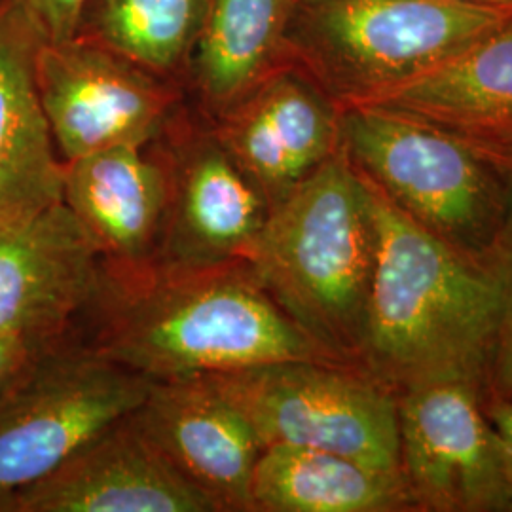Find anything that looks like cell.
I'll use <instances>...</instances> for the list:
<instances>
[{
    "label": "cell",
    "instance_id": "6da1fadb",
    "mask_svg": "<svg viewBox=\"0 0 512 512\" xmlns=\"http://www.w3.org/2000/svg\"><path fill=\"white\" fill-rule=\"evenodd\" d=\"M90 311L86 346L150 380L277 361L336 363L279 310L247 262L107 270Z\"/></svg>",
    "mask_w": 512,
    "mask_h": 512
},
{
    "label": "cell",
    "instance_id": "7a4b0ae2",
    "mask_svg": "<svg viewBox=\"0 0 512 512\" xmlns=\"http://www.w3.org/2000/svg\"><path fill=\"white\" fill-rule=\"evenodd\" d=\"M366 184L378 251L361 366L399 395L454 382L475 387L486 403L507 260L482 264L459 255Z\"/></svg>",
    "mask_w": 512,
    "mask_h": 512
},
{
    "label": "cell",
    "instance_id": "3957f363",
    "mask_svg": "<svg viewBox=\"0 0 512 512\" xmlns=\"http://www.w3.org/2000/svg\"><path fill=\"white\" fill-rule=\"evenodd\" d=\"M378 228L344 147L270 207L247 266L329 359L361 366Z\"/></svg>",
    "mask_w": 512,
    "mask_h": 512
},
{
    "label": "cell",
    "instance_id": "277c9868",
    "mask_svg": "<svg viewBox=\"0 0 512 512\" xmlns=\"http://www.w3.org/2000/svg\"><path fill=\"white\" fill-rule=\"evenodd\" d=\"M509 21L454 0H294L285 52L338 109L370 107Z\"/></svg>",
    "mask_w": 512,
    "mask_h": 512
},
{
    "label": "cell",
    "instance_id": "5b68a950",
    "mask_svg": "<svg viewBox=\"0 0 512 512\" xmlns=\"http://www.w3.org/2000/svg\"><path fill=\"white\" fill-rule=\"evenodd\" d=\"M349 162L403 215L465 258L503 264L512 245V186L478 150L382 107L342 110Z\"/></svg>",
    "mask_w": 512,
    "mask_h": 512
},
{
    "label": "cell",
    "instance_id": "8992f818",
    "mask_svg": "<svg viewBox=\"0 0 512 512\" xmlns=\"http://www.w3.org/2000/svg\"><path fill=\"white\" fill-rule=\"evenodd\" d=\"M152 380L73 346L48 344L0 391V512L88 440L135 412Z\"/></svg>",
    "mask_w": 512,
    "mask_h": 512
},
{
    "label": "cell",
    "instance_id": "52a82bcc",
    "mask_svg": "<svg viewBox=\"0 0 512 512\" xmlns=\"http://www.w3.org/2000/svg\"><path fill=\"white\" fill-rule=\"evenodd\" d=\"M205 378L238 406L262 448H315L401 471L399 393L363 366L277 361Z\"/></svg>",
    "mask_w": 512,
    "mask_h": 512
},
{
    "label": "cell",
    "instance_id": "ba28073f",
    "mask_svg": "<svg viewBox=\"0 0 512 512\" xmlns=\"http://www.w3.org/2000/svg\"><path fill=\"white\" fill-rule=\"evenodd\" d=\"M35 74L65 164L105 148L154 145L175 120L179 90L171 80L86 38L44 40Z\"/></svg>",
    "mask_w": 512,
    "mask_h": 512
},
{
    "label": "cell",
    "instance_id": "9c48e42d",
    "mask_svg": "<svg viewBox=\"0 0 512 512\" xmlns=\"http://www.w3.org/2000/svg\"><path fill=\"white\" fill-rule=\"evenodd\" d=\"M401 473L418 512H511L501 442L471 385L399 395Z\"/></svg>",
    "mask_w": 512,
    "mask_h": 512
},
{
    "label": "cell",
    "instance_id": "30bf717a",
    "mask_svg": "<svg viewBox=\"0 0 512 512\" xmlns=\"http://www.w3.org/2000/svg\"><path fill=\"white\" fill-rule=\"evenodd\" d=\"M105 258L65 202L0 226V334L46 346L92 310Z\"/></svg>",
    "mask_w": 512,
    "mask_h": 512
},
{
    "label": "cell",
    "instance_id": "8fae6325",
    "mask_svg": "<svg viewBox=\"0 0 512 512\" xmlns=\"http://www.w3.org/2000/svg\"><path fill=\"white\" fill-rule=\"evenodd\" d=\"M211 129L270 207L342 148V110L291 61L211 120Z\"/></svg>",
    "mask_w": 512,
    "mask_h": 512
},
{
    "label": "cell",
    "instance_id": "7c38bea8",
    "mask_svg": "<svg viewBox=\"0 0 512 512\" xmlns=\"http://www.w3.org/2000/svg\"><path fill=\"white\" fill-rule=\"evenodd\" d=\"M165 160L169 202L154 264L207 268L245 262L270 205L211 126L184 131Z\"/></svg>",
    "mask_w": 512,
    "mask_h": 512
},
{
    "label": "cell",
    "instance_id": "4fadbf2b",
    "mask_svg": "<svg viewBox=\"0 0 512 512\" xmlns=\"http://www.w3.org/2000/svg\"><path fill=\"white\" fill-rule=\"evenodd\" d=\"M131 416L215 512H251V482L264 448L238 406L205 376L152 380Z\"/></svg>",
    "mask_w": 512,
    "mask_h": 512
},
{
    "label": "cell",
    "instance_id": "5bb4252c",
    "mask_svg": "<svg viewBox=\"0 0 512 512\" xmlns=\"http://www.w3.org/2000/svg\"><path fill=\"white\" fill-rule=\"evenodd\" d=\"M131 414L21 492L10 512H215Z\"/></svg>",
    "mask_w": 512,
    "mask_h": 512
},
{
    "label": "cell",
    "instance_id": "9a60e30c",
    "mask_svg": "<svg viewBox=\"0 0 512 512\" xmlns=\"http://www.w3.org/2000/svg\"><path fill=\"white\" fill-rule=\"evenodd\" d=\"M148 148H105L65 164L63 202L112 272H137L156 262L169 202V167L165 154Z\"/></svg>",
    "mask_w": 512,
    "mask_h": 512
},
{
    "label": "cell",
    "instance_id": "2e32d148",
    "mask_svg": "<svg viewBox=\"0 0 512 512\" xmlns=\"http://www.w3.org/2000/svg\"><path fill=\"white\" fill-rule=\"evenodd\" d=\"M44 40L19 0H0V226L63 202L65 162L35 74Z\"/></svg>",
    "mask_w": 512,
    "mask_h": 512
},
{
    "label": "cell",
    "instance_id": "e0dca14e",
    "mask_svg": "<svg viewBox=\"0 0 512 512\" xmlns=\"http://www.w3.org/2000/svg\"><path fill=\"white\" fill-rule=\"evenodd\" d=\"M370 107L442 129L490 158L512 141V21Z\"/></svg>",
    "mask_w": 512,
    "mask_h": 512
},
{
    "label": "cell",
    "instance_id": "ac0fdd59",
    "mask_svg": "<svg viewBox=\"0 0 512 512\" xmlns=\"http://www.w3.org/2000/svg\"><path fill=\"white\" fill-rule=\"evenodd\" d=\"M294 0H209L186 73L209 120L287 63Z\"/></svg>",
    "mask_w": 512,
    "mask_h": 512
},
{
    "label": "cell",
    "instance_id": "d6986e66",
    "mask_svg": "<svg viewBox=\"0 0 512 512\" xmlns=\"http://www.w3.org/2000/svg\"><path fill=\"white\" fill-rule=\"evenodd\" d=\"M251 512H418L401 471L334 452L268 446L256 461Z\"/></svg>",
    "mask_w": 512,
    "mask_h": 512
},
{
    "label": "cell",
    "instance_id": "ffe728a7",
    "mask_svg": "<svg viewBox=\"0 0 512 512\" xmlns=\"http://www.w3.org/2000/svg\"><path fill=\"white\" fill-rule=\"evenodd\" d=\"M209 0H88L76 37L165 80L186 73Z\"/></svg>",
    "mask_w": 512,
    "mask_h": 512
},
{
    "label": "cell",
    "instance_id": "44dd1931",
    "mask_svg": "<svg viewBox=\"0 0 512 512\" xmlns=\"http://www.w3.org/2000/svg\"><path fill=\"white\" fill-rule=\"evenodd\" d=\"M512 399V245L505 272V296L490 366L486 404Z\"/></svg>",
    "mask_w": 512,
    "mask_h": 512
},
{
    "label": "cell",
    "instance_id": "7402d4cb",
    "mask_svg": "<svg viewBox=\"0 0 512 512\" xmlns=\"http://www.w3.org/2000/svg\"><path fill=\"white\" fill-rule=\"evenodd\" d=\"M50 42L76 37L88 0H19Z\"/></svg>",
    "mask_w": 512,
    "mask_h": 512
},
{
    "label": "cell",
    "instance_id": "603a6c76",
    "mask_svg": "<svg viewBox=\"0 0 512 512\" xmlns=\"http://www.w3.org/2000/svg\"><path fill=\"white\" fill-rule=\"evenodd\" d=\"M486 414L494 423L497 437L503 452V467L509 494V511L512 512V399L511 401H495L486 404Z\"/></svg>",
    "mask_w": 512,
    "mask_h": 512
},
{
    "label": "cell",
    "instance_id": "cb8c5ba5",
    "mask_svg": "<svg viewBox=\"0 0 512 512\" xmlns=\"http://www.w3.org/2000/svg\"><path fill=\"white\" fill-rule=\"evenodd\" d=\"M42 348L44 346H38L33 342L0 334V391L16 376L19 368L25 365L38 349Z\"/></svg>",
    "mask_w": 512,
    "mask_h": 512
},
{
    "label": "cell",
    "instance_id": "d4e9b609",
    "mask_svg": "<svg viewBox=\"0 0 512 512\" xmlns=\"http://www.w3.org/2000/svg\"><path fill=\"white\" fill-rule=\"evenodd\" d=\"M488 160L494 162L495 167L507 177V181L512 186V141H509L507 145H503L501 148H497Z\"/></svg>",
    "mask_w": 512,
    "mask_h": 512
},
{
    "label": "cell",
    "instance_id": "484cf974",
    "mask_svg": "<svg viewBox=\"0 0 512 512\" xmlns=\"http://www.w3.org/2000/svg\"><path fill=\"white\" fill-rule=\"evenodd\" d=\"M463 4H475V6H488V8H499L512 12V0H454Z\"/></svg>",
    "mask_w": 512,
    "mask_h": 512
}]
</instances>
